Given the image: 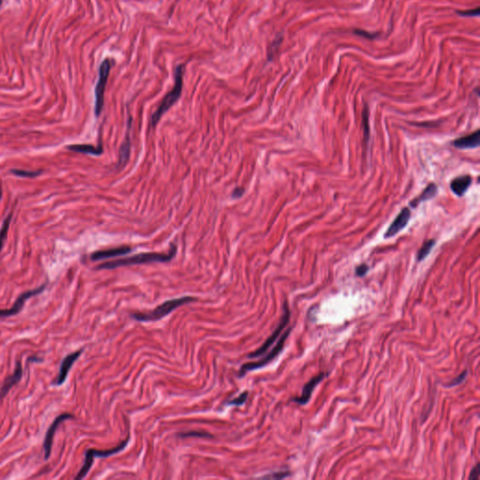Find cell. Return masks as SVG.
Segmentation results:
<instances>
[{"instance_id":"8fae6325","label":"cell","mask_w":480,"mask_h":480,"mask_svg":"<svg viewBox=\"0 0 480 480\" xmlns=\"http://www.w3.org/2000/svg\"><path fill=\"white\" fill-rule=\"evenodd\" d=\"M22 377H23V367L21 364V361L18 360L16 362L14 372L12 373V374L8 375L3 383L2 387L0 388V400H3L6 397L10 389L21 381Z\"/></svg>"},{"instance_id":"1f68e13d","label":"cell","mask_w":480,"mask_h":480,"mask_svg":"<svg viewBox=\"0 0 480 480\" xmlns=\"http://www.w3.org/2000/svg\"><path fill=\"white\" fill-rule=\"evenodd\" d=\"M2 197V191H1V187H0V199Z\"/></svg>"},{"instance_id":"8992f818","label":"cell","mask_w":480,"mask_h":480,"mask_svg":"<svg viewBox=\"0 0 480 480\" xmlns=\"http://www.w3.org/2000/svg\"><path fill=\"white\" fill-rule=\"evenodd\" d=\"M290 332H291V328H288V329L282 334V337L280 338L279 342L275 345L274 348L270 351V353H267V355H266L264 358H261L259 361H256V362H249V363L243 364V365L241 366V368H240V370H239L238 376H239V377H242V376H244V374H247L248 372H252V371H255V370L261 369V368H263V367L267 366V364H269L271 361H273L275 358H277V357L282 353V349L284 348L285 341L287 340Z\"/></svg>"},{"instance_id":"484cf974","label":"cell","mask_w":480,"mask_h":480,"mask_svg":"<svg viewBox=\"0 0 480 480\" xmlns=\"http://www.w3.org/2000/svg\"><path fill=\"white\" fill-rule=\"evenodd\" d=\"M459 16L463 17H473V16L480 15V7H477L475 9H469V10H456L455 11Z\"/></svg>"},{"instance_id":"ba28073f","label":"cell","mask_w":480,"mask_h":480,"mask_svg":"<svg viewBox=\"0 0 480 480\" xmlns=\"http://www.w3.org/2000/svg\"><path fill=\"white\" fill-rule=\"evenodd\" d=\"M46 288V284H42L41 286H39L38 288L36 289L29 290V291H26L23 293L22 295H20V297H18L16 299L15 303L13 304V306L8 309V310H0V318H6V317H9V316H13V315H16L18 313H20L22 310H23V306H24V303L26 302V300L30 297H35L37 295H39L40 293L43 292V290Z\"/></svg>"},{"instance_id":"603a6c76","label":"cell","mask_w":480,"mask_h":480,"mask_svg":"<svg viewBox=\"0 0 480 480\" xmlns=\"http://www.w3.org/2000/svg\"><path fill=\"white\" fill-rule=\"evenodd\" d=\"M10 172L17 176H21V177H35L41 174V172H29V171L18 170V169H12Z\"/></svg>"},{"instance_id":"6da1fadb","label":"cell","mask_w":480,"mask_h":480,"mask_svg":"<svg viewBox=\"0 0 480 480\" xmlns=\"http://www.w3.org/2000/svg\"><path fill=\"white\" fill-rule=\"evenodd\" d=\"M175 253H176V246L173 244L171 246V249L168 253H156V252L140 253L131 257L105 262L99 265L97 268L98 269H114L116 267H128V266H134V265H143V264H150V263H165L173 259L175 257Z\"/></svg>"},{"instance_id":"ac0fdd59","label":"cell","mask_w":480,"mask_h":480,"mask_svg":"<svg viewBox=\"0 0 480 480\" xmlns=\"http://www.w3.org/2000/svg\"><path fill=\"white\" fill-rule=\"evenodd\" d=\"M436 193H437V187H436V185L434 183L430 184L427 188L423 191V192L419 195V197H417L413 202H411V206L416 207V206L419 205V203H421V202H423V201H426V200H429V199L433 198L434 196L436 195Z\"/></svg>"},{"instance_id":"7402d4cb","label":"cell","mask_w":480,"mask_h":480,"mask_svg":"<svg viewBox=\"0 0 480 480\" xmlns=\"http://www.w3.org/2000/svg\"><path fill=\"white\" fill-rule=\"evenodd\" d=\"M282 39H283L282 36H280V37H276V38H275L274 40L272 41V43H271L270 46H269V49H268V53H267V55H268V60H269V61H270V60L273 58V55H274L275 53H276V52L278 51L279 47H280L281 43H282Z\"/></svg>"},{"instance_id":"d6986e66","label":"cell","mask_w":480,"mask_h":480,"mask_svg":"<svg viewBox=\"0 0 480 480\" xmlns=\"http://www.w3.org/2000/svg\"><path fill=\"white\" fill-rule=\"evenodd\" d=\"M130 130H128L127 135H126V139H125L123 145H121V148H120V151H119V164H121V165H125V164H126V162L129 160V158H130Z\"/></svg>"},{"instance_id":"44dd1931","label":"cell","mask_w":480,"mask_h":480,"mask_svg":"<svg viewBox=\"0 0 480 480\" xmlns=\"http://www.w3.org/2000/svg\"><path fill=\"white\" fill-rule=\"evenodd\" d=\"M435 241L434 239H430V240H427V241L423 244V246L420 248L419 253H418V260H419V261H422V260L425 259V257L430 253L431 250H432L433 247L435 246Z\"/></svg>"},{"instance_id":"7a4b0ae2","label":"cell","mask_w":480,"mask_h":480,"mask_svg":"<svg viewBox=\"0 0 480 480\" xmlns=\"http://www.w3.org/2000/svg\"><path fill=\"white\" fill-rule=\"evenodd\" d=\"M195 301H197V297H189V296L173 298L161 303L152 311H148L145 313H131V317L139 322H154V321L164 318L165 316L173 313L180 306L186 305Z\"/></svg>"},{"instance_id":"83f0119b","label":"cell","mask_w":480,"mask_h":480,"mask_svg":"<svg viewBox=\"0 0 480 480\" xmlns=\"http://www.w3.org/2000/svg\"><path fill=\"white\" fill-rule=\"evenodd\" d=\"M354 33L357 34V35H359V36H362V37H364V38H369V39H374V38H376L377 35H378V34L366 32V31H364L363 29H354Z\"/></svg>"},{"instance_id":"2e32d148","label":"cell","mask_w":480,"mask_h":480,"mask_svg":"<svg viewBox=\"0 0 480 480\" xmlns=\"http://www.w3.org/2000/svg\"><path fill=\"white\" fill-rule=\"evenodd\" d=\"M471 183H472L471 176L463 175L452 180L450 186H451V190L454 191V193H456L459 196H463L468 190V188L470 187Z\"/></svg>"},{"instance_id":"9a60e30c","label":"cell","mask_w":480,"mask_h":480,"mask_svg":"<svg viewBox=\"0 0 480 480\" xmlns=\"http://www.w3.org/2000/svg\"><path fill=\"white\" fill-rule=\"evenodd\" d=\"M480 130H477L472 134L465 137L459 138L453 142V145L458 148H474L480 145Z\"/></svg>"},{"instance_id":"4316f807","label":"cell","mask_w":480,"mask_h":480,"mask_svg":"<svg viewBox=\"0 0 480 480\" xmlns=\"http://www.w3.org/2000/svg\"><path fill=\"white\" fill-rule=\"evenodd\" d=\"M290 473L288 471H284V472H278L274 473L272 475H268V476H265L263 477V479H274V480H282V479H284V478H287L289 476Z\"/></svg>"},{"instance_id":"9c48e42d","label":"cell","mask_w":480,"mask_h":480,"mask_svg":"<svg viewBox=\"0 0 480 480\" xmlns=\"http://www.w3.org/2000/svg\"><path fill=\"white\" fill-rule=\"evenodd\" d=\"M73 418H74L73 415L69 414V413H65V414H62V415H59L58 417H56L53 420V423L50 425V427L46 432L44 441H43V450H44V459L45 460H48L50 458V455H51L53 437H54V434H55L57 428L59 427L60 424L63 423L65 420L73 419Z\"/></svg>"},{"instance_id":"3957f363","label":"cell","mask_w":480,"mask_h":480,"mask_svg":"<svg viewBox=\"0 0 480 480\" xmlns=\"http://www.w3.org/2000/svg\"><path fill=\"white\" fill-rule=\"evenodd\" d=\"M184 71H185V65L180 64L176 66L175 69V84L173 88L171 89V91L168 92L166 96L161 100L160 106L158 107V109L152 114L151 120H150V124L152 127H155L157 125V123L160 121L162 115L165 114L181 97L182 88H183Z\"/></svg>"},{"instance_id":"e0dca14e","label":"cell","mask_w":480,"mask_h":480,"mask_svg":"<svg viewBox=\"0 0 480 480\" xmlns=\"http://www.w3.org/2000/svg\"><path fill=\"white\" fill-rule=\"evenodd\" d=\"M67 148L74 151V152L84 153V154H91L95 156H99L103 152L101 146H94L91 145H70L67 146Z\"/></svg>"},{"instance_id":"5b68a950","label":"cell","mask_w":480,"mask_h":480,"mask_svg":"<svg viewBox=\"0 0 480 480\" xmlns=\"http://www.w3.org/2000/svg\"><path fill=\"white\" fill-rule=\"evenodd\" d=\"M130 441V437H128L125 441L120 443L117 447L110 449L107 450H87L84 453V465L82 468L80 469L79 473L75 477V480H83L86 477V475L90 471L92 465L94 463L95 458H107L109 456L114 455L120 451L124 450V449L128 446V443Z\"/></svg>"},{"instance_id":"f1b7e54d","label":"cell","mask_w":480,"mask_h":480,"mask_svg":"<svg viewBox=\"0 0 480 480\" xmlns=\"http://www.w3.org/2000/svg\"><path fill=\"white\" fill-rule=\"evenodd\" d=\"M466 375H467V371H465L463 374H460L457 378H455L453 381L450 382L448 386H449V387H454V386H457L459 384L463 383V381L466 378Z\"/></svg>"},{"instance_id":"d6a6232c","label":"cell","mask_w":480,"mask_h":480,"mask_svg":"<svg viewBox=\"0 0 480 480\" xmlns=\"http://www.w3.org/2000/svg\"><path fill=\"white\" fill-rule=\"evenodd\" d=\"M2 2H3V0H0V6L2 5Z\"/></svg>"},{"instance_id":"30bf717a","label":"cell","mask_w":480,"mask_h":480,"mask_svg":"<svg viewBox=\"0 0 480 480\" xmlns=\"http://www.w3.org/2000/svg\"><path fill=\"white\" fill-rule=\"evenodd\" d=\"M83 351H84V349L75 351V352L69 354V355L66 356L65 358H63L61 365H60V369H59V373L57 374L56 379L53 382V384H54L55 386H61V385H63V384L65 383L67 377H68L69 371H70V369H71V367L75 363V361L79 358V357L82 355Z\"/></svg>"},{"instance_id":"4dcf8cb0","label":"cell","mask_w":480,"mask_h":480,"mask_svg":"<svg viewBox=\"0 0 480 480\" xmlns=\"http://www.w3.org/2000/svg\"><path fill=\"white\" fill-rule=\"evenodd\" d=\"M480 465H477L475 466V468L473 469L472 473L469 477V480H480Z\"/></svg>"},{"instance_id":"277c9868","label":"cell","mask_w":480,"mask_h":480,"mask_svg":"<svg viewBox=\"0 0 480 480\" xmlns=\"http://www.w3.org/2000/svg\"><path fill=\"white\" fill-rule=\"evenodd\" d=\"M114 64L111 58H105L101 62L99 69V79L95 88V114L99 116L104 106V93L106 88L107 82L110 75V71Z\"/></svg>"},{"instance_id":"52a82bcc","label":"cell","mask_w":480,"mask_h":480,"mask_svg":"<svg viewBox=\"0 0 480 480\" xmlns=\"http://www.w3.org/2000/svg\"><path fill=\"white\" fill-rule=\"evenodd\" d=\"M290 320V311L289 307H288V304L287 302L285 301L284 304H283V313H282V320L280 322L279 326L276 328L274 330V332L271 334V335L268 337L267 341L265 343H263V345L258 348L257 350L252 352L251 354L248 355V358H260L264 355L267 354V351L269 350V348L274 344L278 341V339L280 338V336L282 334V331L285 329L286 326L288 325Z\"/></svg>"},{"instance_id":"4fadbf2b","label":"cell","mask_w":480,"mask_h":480,"mask_svg":"<svg viewBox=\"0 0 480 480\" xmlns=\"http://www.w3.org/2000/svg\"><path fill=\"white\" fill-rule=\"evenodd\" d=\"M327 375L326 374H319L315 377H313L312 380L308 382L305 385V387L302 389V394L301 396L297 397L294 399V402H296L298 404H301V405H304V404H308L311 397H312V394H313V390L314 389L319 385V383L326 377Z\"/></svg>"},{"instance_id":"7c38bea8","label":"cell","mask_w":480,"mask_h":480,"mask_svg":"<svg viewBox=\"0 0 480 480\" xmlns=\"http://www.w3.org/2000/svg\"><path fill=\"white\" fill-rule=\"evenodd\" d=\"M410 217H411L410 209L405 207L401 211V213L398 215V217L392 222V224L389 226L387 233L385 234V237L386 238L392 237V236L397 235L398 233H400L407 225L408 221L410 220Z\"/></svg>"},{"instance_id":"f546056e","label":"cell","mask_w":480,"mask_h":480,"mask_svg":"<svg viewBox=\"0 0 480 480\" xmlns=\"http://www.w3.org/2000/svg\"><path fill=\"white\" fill-rule=\"evenodd\" d=\"M368 270H369V267L367 265H361V266L357 267L356 274L358 275V277H363L364 275H366Z\"/></svg>"},{"instance_id":"ffe728a7","label":"cell","mask_w":480,"mask_h":480,"mask_svg":"<svg viewBox=\"0 0 480 480\" xmlns=\"http://www.w3.org/2000/svg\"><path fill=\"white\" fill-rule=\"evenodd\" d=\"M11 217H12V215L9 214L8 217L5 219V221L3 222L1 229H0V252H1L2 248H3L4 241H5L7 235H8V228H9L10 221H11Z\"/></svg>"},{"instance_id":"5bb4252c","label":"cell","mask_w":480,"mask_h":480,"mask_svg":"<svg viewBox=\"0 0 480 480\" xmlns=\"http://www.w3.org/2000/svg\"><path fill=\"white\" fill-rule=\"evenodd\" d=\"M130 251H131L130 247L122 246V247H117V248L110 249V250L94 252V253H92L90 257H91L92 261L109 259V258H114V257H117V256L128 254Z\"/></svg>"},{"instance_id":"cb8c5ba5","label":"cell","mask_w":480,"mask_h":480,"mask_svg":"<svg viewBox=\"0 0 480 480\" xmlns=\"http://www.w3.org/2000/svg\"><path fill=\"white\" fill-rule=\"evenodd\" d=\"M179 437H202V438H212V435L205 432H187L178 434Z\"/></svg>"},{"instance_id":"d4e9b609","label":"cell","mask_w":480,"mask_h":480,"mask_svg":"<svg viewBox=\"0 0 480 480\" xmlns=\"http://www.w3.org/2000/svg\"><path fill=\"white\" fill-rule=\"evenodd\" d=\"M248 395H249L248 391H245L243 393H241L237 398H235V399L232 400V401H229L227 404H228L229 405H237V406L242 405V404H244L245 402L247 401Z\"/></svg>"}]
</instances>
